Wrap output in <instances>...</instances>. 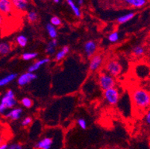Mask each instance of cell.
I'll return each instance as SVG.
<instances>
[{
    "instance_id": "1",
    "label": "cell",
    "mask_w": 150,
    "mask_h": 149,
    "mask_svg": "<svg viewBox=\"0 0 150 149\" xmlns=\"http://www.w3.org/2000/svg\"><path fill=\"white\" fill-rule=\"evenodd\" d=\"M132 100L136 110L148 111L150 109V92L143 88H136L132 93Z\"/></svg>"
},
{
    "instance_id": "2",
    "label": "cell",
    "mask_w": 150,
    "mask_h": 149,
    "mask_svg": "<svg viewBox=\"0 0 150 149\" xmlns=\"http://www.w3.org/2000/svg\"><path fill=\"white\" fill-rule=\"evenodd\" d=\"M99 84L101 88L105 91L108 89L114 87L115 80H114V78L109 75L108 73H103L99 76Z\"/></svg>"
},
{
    "instance_id": "3",
    "label": "cell",
    "mask_w": 150,
    "mask_h": 149,
    "mask_svg": "<svg viewBox=\"0 0 150 149\" xmlns=\"http://www.w3.org/2000/svg\"><path fill=\"white\" fill-rule=\"evenodd\" d=\"M0 105H3L6 109L13 108L17 105V101L15 99L14 93L11 90H8L5 93L1 99Z\"/></svg>"
},
{
    "instance_id": "4",
    "label": "cell",
    "mask_w": 150,
    "mask_h": 149,
    "mask_svg": "<svg viewBox=\"0 0 150 149\" xmlns=\"http://www.w3.org/2000/svg\"><path fill=\"white\" fill-rule=\"evenodd\" d=\"M104 97L108 104L112 105H116L120 98L119 91L115 87L108 89L104 91Z\"/></svg>"
},
{
    "instance_id": "5",
    "label": "cell",
    "mask_w": 150,
    "mask_h": 149,
    "mask_svg": "<svg viewBox=\"0 0 150 149\" xmlns=\"http://www.w3.org/2000/svg\"><path fill=\"white\" fill-rule=\"evenodd\" d=\"M105 69L109 75L113 77H115L120 74L121 71H122V66L118 61L111 60L107 63Z\"/></svg>"
},
{
    "instance_id": "6",
    "label": "cell",
    "mask_w": 150,
    "mask_h": 149,
    "mask_svg": "<svg viewBox=\"0 0 150 149\" xmlns=\"http://www.w3.org/2000/svg\"><path fill=\"white\" fill-rule=\"evenodd\" d=\"M37 78V76L33 72H25V73L23 74L22 76H20L18 78L17 80V83L20 86H24L25 84H28L32 80H35Z\"/></svg>"
},
{
    "instance_id": "7",
    "label": "cell",
    "mask_w": 150,
    "mask_h": 149,
    "mask_svg": "<svg viewBox=\"0 0 150 149\" xmlns=\"http://www.w3.org/2000/svg\"><path fill=\"white\" fill-rule=\"evenodd\" d=\"M13 8L20 12H25L28 10V0H11Z\"/></svg>"
},
{
    "instance_id": "8",
    "label": "cell",
    "mask_w": 150,
    "mask_h": 149,
    "mask_svg": "<svg viewBox=\"0 0 150 149\" xmlns=\"http://www.w3.org/2000/svg\"><path fill=\"white\" fill-rule=\"evenodd\" d=\"M125 5L133 8H141L145 6L148 0H121Z\"/></svg>"
},
{
    "instance_id": "9",
    "label": "cell",
    "mask_w": 150,
    "mask_h": 149,
    "mask_svg": "<svg viewBox=\"0 0 150 149\" xmlns=\"http://www.w3.org/2000/svg\"><path fill=\"white\" fill-rule=\"evenodd\" d=\"M13 8L11 0H0V11L2 13L9 14L12 12Z\"/></svg>"
},
{
    "instance_id": "10",
    "label": "cell",
    "mask_w": 150,
    "mask_h": 149,
    "mask_svg": "<svg viewBox=\"0 0 150 149\" xmlns=\"http://www.w3.org/2000/svg\"><path fill=\"white\" fill-rule=\"evenodd\" d=\"M96 50V43L93 40L88 41L84 44V52L86 53V55L88 57H91L95 54Z\"/></svg>"
},
{
    "instance_id": "11",
    "label": "cell",
    "mask_w": 150,
    "mask_h": 149,
    "mask_svg": "<svg viewBox=\"0 0 150 149\" xmlns=\"http://www.w3.org/2000/svg\"><path fill=\"white\" fill-rule=\"evenodd\" d=\"M52 139L51 138H44L35 145V148L38 149H50L52 145Z\"/></svg>"
},
{
    "instance_id": "12",
    "label": "cell",
    "mask_w": 150,
    "mask_h": 149,
    "mask_svg": "<svg viewBox=\"0 0 150 149\" xmlns=\"http://www.w3.org/2000/svg\"><path fill=\"white\" fill-rule=\"evenodd\" d=\"M102 63V57L99 54H96L93 56L92 59L90 64V69L92 71H95L101 66Z\"/></svg>"
},
{
    "instance_id": "13",
    "label": "cell",
    "mask_w": 150,
    "mask_h": 149,
    "mask_svg": "<svg viewBox=\"0 0 150 149\" xmlns=\"http://www.w3.org/2000/svg\"><path fill=\"white\" fill-rule=\"evenodd\" d=\"M22 112H23V110L20 108V107L19 108L13 109L10 112L5 114V117L6 118H10L13 121H16V120L19 119L20 118Z\"/></svg>"
},
{
    "instance_id": "14",
    "label": "cell",
    "mask_w": 150,
    "mask_h": 149,
    "mask_svg": "<svg viewBox=\"0 0 150 149\" xmlns=\"http://www.w3.org/2000/svg\"><path fill=\"white\" fill-rule=\"evenodd\" d=\"M50 61V58H44V59H42V60H40V61H37V62L35 63L33 65H31V66H29V68H28V72H34L35 71L38 70V69H39L41 66L47 64V63H49Z\"/></svg>"
},
{
    "instance_id": "15",
    "label": "cell",
    "mask_w": 150,
    "mask_h": 149,
    "mask_svg": "<svg viewBox=\"0 0 150 149\" xmlns=\"http://www.w3.org/2000/svg\"><path fill=\"white\" fill-rule=\"evenodd\" d=\"M134 16H135V13H134V12H130V13H126V14H124L122 15V16L118 17V18H117V22H118V23L123 24V23H127L129 20L133 19V17Z\"/></svg>"
},
{
    "instance_id": "16",
    "label": "cell",
    "mask_w": 150,
    "mask_h": 149,
    "mask_svg": "<svg viewBox=\"0 0 150 149\" xmlns=\"http://www.w3.org/2000/svg\"><path fill=\"white\" fill-rule=\"evenodd\" d=\"M17 76V74L16 73H12L8 75V76H7L6 77L3 78L0 80V86L1 87H3V86L6 85V84H9L10 82H11L12 81L14 80Z\"/></svg>"
},
{
    "instance_id": "17",
    "label": "cell",
    "mask_w": 150,
    "mask_h": 149,
    "mask_svg": "<svg viewBox=\"0 0 150 149\" xmlns=\"http://www.w3.org/2000/svg\"><path fill=\"white\" fill-rule=\"evenodd\" d=\"M11 52V46L8 43L2 42L0 43V54L1 55H7Z\"/></svg>"
},
{
    "instance_id": "18",
    "label": "cell",
    "mask_w": 150,
    "mask_h": 149,
    "mask_svg": "<svg viewBox=\"0 0 150 149\" xmlns=\"http://www.w3.org/2000/svg\"><path fill=\"white\" fill-rule=\"evenodd\" d=\"M66 1L67 2L68 5H69V6L71 8L72 11H73L74 14L76 15L77 17H80L81 15V11H80L79 8L75 4V2H73V0H66Z\"/></svg>"
},
{
    "instance_id": "19",
    "label": "cell",
    "mask_w": 150,
    "mask_h": 149,
    "mask_svg": "<svg viewBox=\"0 0 150 149\" xmlns=\"http://www.w3.org/2000/svg\"><path fill=\"white\" fill-rule=\"evenodd\" d=\"M69 48L68 47V46H64V47H63L61 51L58 52L56 54V55H55V60L58 61L62 60L63 58H64V57L67 54V53L69 52Z\"/></svg>"
},
{
    "instance_id": "20",
    "label": "cell",
    "mask_w": 150,
    "mask_h": 149,
    "mask_svg": "<svg viewBox=\"0 0 150 149\" xmlns=\"http://www.w3.org/2000/svg\"><path fill=\"white\" fill-rule=\"evenodd\" d=\"M57 46V41L56 40H52L51 42L48 43L47 47L46 49V52L50 54H54L55 52V48Z\"/></svg>"
},
{
    "instance_id": "21",
    "label": "cell",
    "mask_w": 150,
    "mask_h": 149,
    "mask_svg": "<svg viewBox=\"0 0 150 149\" xmlns=\"http://www.w3.org/2000/svg\"><path fill=\"white\" fill-rule=\"evenodd\" d=\"M46 29H47V31H48L49 35H50V37L52 38V39H55L57 37V31L55 27L52 25L51 23H49V24L46 25Z\"/></svg>"
},
{
    "instance_id": "22",
    "label": "cell",
    "mask_w": 150,
    "mask_h": 149,
    "mask_svg": "<svg viewBox=\"0 0 150 149\" xmlns=\"http://www.w3.org/2000/svg\"><path fill=\"white\" fill-rule=\"evenodd\" d=\"M132 52L135 56L140 57V56H142L145 53V49L143 46H137L135 47H134V49H132Z\"/></svg>"
},
{
    "instance_id": "23",
    "label": "cell",
    "mask_w": 150,
    "mask_h": 149,
    "mask_svg": "<svg viewBox=\"0 0 150 149\" xmlns=\"http://www.w3.org/2000/svg\"><path fill=\"white\" fill-rule=\"evenodd\" d=\"M27 19H28V20L30 23H35L38 20V13L35 11H31L27 14Z\"/></svg>"
},
{
    "instance_id": "24",
    "label": "cell",
    "mask_w": 150,
    "mask_h": 149,
    "mask_svg": "<svg viewBox=\"0 0 150 149\" xmlns=\"http://www.w3.org/2000/svg\"><path fill=\"white\" fill-rule=\"evenodd\" d=\"M17 42L20 46L22 47H25L28 43V40L24 35H20L17 37Z\"/></svg>"
},
{
    "instance_id": "25",
    "label": "cell",
    "mask_w": 150,
    "mask_h": 149,
    "mask_svg": "<svg viewBox=\"0 0 150 149\" xmlns=\"http://www.w3.org/2000/svg\"><path fill=\"white\" fill-rule=\"evenodd\" d=\"M21 103L26 108H30L33 105V102L29 98H23L21 101Z\"/></svg>"
},
{
    "instance_id": "26",
    "label": "cell",
    "mask_w": 150,
    "mask_h": 149,
    "mask_svg": "<svg viewBox=\"0 0 150 149\" xmlns=\"http://www.w3.org/2000/svg\"><path fill=\"white\" fill-rule=\"evenodd\" d=\"M38 56V53H24L22 55V58L25 61H29V60L34 59Z\"/></svg>"
},
{
    "instance_id": "27",
    "label": "cell",
    "mask_w": 150,
    "mask_h": 149,
    "mask_svg": "<svg viewBox=\"0 0 150 149\" xmlns=\"http://www.w3.org/2000/svg\"><path fill=\"white\" fill-rule=\"evenodd\" d=\"M118 40H119V33L117 31L112 32L108 36V40L110 42H112V43H115Z\"/></svg>"
},
{
    "instance_id": "28",
    "label": "cell",
    "mask_w": 150,
    "mask_h": 149,
    "mask_svg": "<svg viewBox=\"0 0 150 149\" xmlns=\"http://www.w3.org/2000/svg\"><path fill=\"white\" fill-rule=\"evenodd\" d=\"M51 24L53 25L54 26H60L61 25V20L58 16H52L50 20Z\"/></svg>"
},
{
    "instance_id": "29",
    "label": "cell",
    "mask_w": 150,
    "mask_h": 149,
    "mask_svg": "<svg viewBox=\"0 0 150 149\" xmlns=\"http://www.w3.org/2000/svg\"><path fill=\"white\" fill-rule=\"evenodd\" d=\"M78 125H79L80 128L83 130H85L87 128V124H86L85 120L83 119H78L77 121Z\"/></svg>"
},
{
    "instance_id": "30",
    "label": "cell",
    "mask_w": 150,
    "mask_h": 149,
    "mask_svg": "<svg viewBox=\"0 0 150 149\" xmlns=\"http://www.w3.org/2000/svg\"><path fill=\"white\" fill-rule=\"evenodd\" d=\"M31 121H32V119H31V117H26V118L24 119L23 120V121H22V125L23 127L28 126V125H29L31 124Z\"/></svg>"
},
{
    "instance_id": "31",
    "label": "cell",
    "mask_w": 150,
    "mask_h": 149,
    "mask_svg": "<svg viewBox=\"0 0 150 149\" xmlns=\"http://www.w3.org/2000/svg\"><path fill=\"white\" fill-rule=\"evenodd\" d=\"M144 119H145L146 124L148 126L150 127V109L146 112V116H145V118H144Z\"/></svg>"
},
{
    "instance_id": "32",
    "label": "cell",
    "mask_w": 150,
    "mask_h": 149,
    "mask_svg": "<svg viewBox=\"0 0 150 149\" xmlns=\"http://www.w3.org/2000/svg\"><path fill=\"white\" fill-rule=\"evenodd\" d=\"M7 149H23V147H22L21 145L14 143V144H11L8 145Z\"/></svg>"
},
{
    "instance_id": "33",
    "label": "cell",
    "mask_w": 150,
    "mask_h": 149,
    "mask_svg": "<svg viewBox=\"0 0 150 149\" xmlns=\"http://www.w3.org/2000/svg\"><path fill=\"white\" fill-rule=\"evenodd\" d=\"M8 147V145L7 143H2L1 144V146H0V149H7Z\"/></svg>"
},
{
    "instance_id": "34",
    "label": "cell",
    "mask_w": 150,
    "mask_h": 149,
    "mask_svg": "<svg viewBox=\"0 0 150 149\" xmlns=\"http://www.w3.org/2000/svg\"><path fill=\"white\" fill-rule=\"evenodd\" d=\"M84 3V0H78V5H81Z\"/></svg>"
},
{
    "instance_id": "35",
    "label": "cell",
    "mask_w": 150,
    "mask_h": 149,
    "mask_svg": "<svg viewBox=\"0 0 150 149\" xmlns=\"http://www.w3.org/2000/svg\"><path fill=\"white\" fill-rule=\"evenodd\" d=\"M53 2L54 3H58V2H60V0H53Z\"/></svg>"
},
{
    "instance_id": "36",
    "label": "cell",
    "mask_w": 150,
    "mask_h": 149,
    "mask_svg": "<svg viewBox=\"0 0 150 149\" xmlns=\"http://www.w3.org/2000/svg\"><path fill=\"white\" fill-rule=\"evenodd\" d=\"M149 92H150V91H149Z\"/></svg>"
}]
</instances>
